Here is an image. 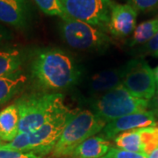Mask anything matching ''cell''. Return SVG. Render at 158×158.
Wrapping results in <instances>:
<instances>
[{
	"label": "cell",
	"mask_w": 158,
	"mask_h": 158,
	"mask_svg": "<svg viewBox=\"0 0 158 158\" xmlns=\"http://www.w3.org/2000/svg\"><path fill=\"white\" fill-rule=\"evenodd\" d=\"M30 74L40 90L56 92L76 85L81 71L68 52L59 48H41L34 51L32 56Z\"/></svg>",
	"instance_id": "6da1fadb"
},
{
	"label": "cell",
	"mask_w": 158,
	"mask_h": 158,
	"mask_svg": "<svg viewBox=\"0 0 158 158\" xmlns=\"http://www.w3.org/2000/svg\"><path fill=\"white\" fill-rule=\"evenodd\" d=\"M19 115V133L34 132L66 106L60 92L24 95L14 102Z\"/></svg>",
	"instance_id": "7a4b0ae2"
},
{
	"label": "cell",
	"mask_w": 158,
	"mask_h": 158,
	"mask_svg": "<svg viewBox=\"0 0 158 158\" xmlns=\"http://www.w3.org/2000/svg\"><path fill=\"white\" fill-rule=\"evenodd\" d=\"M106 123L90 110L71 111L68 121L53 151L52 157L71 156L81 143L102 132Z\"/></svg>",
	"instance_id": "3957f363"
},
{
	"label": "cell",
	"mask_w": 158,
	"mask_h": 158,
	"mask_svg": "<svg viewBox=\"0 0 158 158\" xmlns=\"http://www.w3.org/2000/svg\"><path fill=\"white\" fill-rule=\"evenodd\" d=\"M92 112L106 123L131 113L149 109V100L133 96L122 85L98 96L91 104Z\"/></svg>",
	"instance_id": "277c9868"
},
{
	"label": "cell",
	"mask_w": 158,
	"mask_h": 158,
	"mask_svg": "<svg viewBox=\"0 0 158 158\" xmlns=\"http://www.w3.org/2000/svg\"><path fill=\"white\" fill-rule=\"evenodd\" d=\"M59 31L63 41L77 50H99L112 43L106 32L72 18L61 19Z\"/></svg>",
	"instance_id": "5b68a950"
},
{
	"label": "cell",
	"mask_w": 158,
	"mask_h": 158,
	"mask_svg": "<svg viewBox=\"0 0 158 158\" xmlns=\"http://www.w3.org/2000/svg\"><path fill=\"white\" fill-rule=\"evenodd\" d=\"M65 14L108 33L112 0H61Z\"/></svg>",
	"instance_id": "8992f818"
},
{
	"label": "cell",
	"mask_w": 158,
	"mask_h": 158,
	"mask_svg": "<svg viewBox=\"0 0 158 158\" xmlns=\"http://www.w3.org/2000/svg\"><path fill=\"white\" fill-rule=\"evenodd\" d=\"M122 85L133 96L146 100H150L156 92L154 71L142 59H134L125 64Z\"/></svg>",
	"instance_id": "52a82bcc"
},
{
	"label": "cell",
	"mask_w": 158,
	"mask_h": 158,
	"mask_svg": "<svg viewBox=\"0 0 158 158\" xmlns=\"http://www.w3.org/2000/svg\"><path fill=\"white\" fill-rule=\"evenodd\" d=\"M71 110L66 107L51 118L39 129L29 133L30 152L46 157L51 154L68 121Z\"/></svg>",
	"instance_id": "ba28073f"
},
{
	"label": "cell",
	"mask_w": 158,
	"mask_h": 158,
	"mask_svg": "<svg viewBox=\"0 0 158 158\" xmlns=\"http://www.w3.org/2000/svg\"><path fill=\"white\" fill-rule=\"evenodd\" d=\"M156 124L157 117L151 110L131 113L106 123L102 130V136L110 141L121 133L142 127H155Z\"/></svg>",
	"instance_id": "9c48e42d"
},
{
	"label": "cell",
	"mask_w": 158,
	"mask_h": 158,
	"mask_svg": "<svg viewBox=\"0 0 158 158\" xmlns=\"http://www.w3.org/2000/svg\"><path fill=\"white\" fill-rule=\"evenodd\" d=\"M33 19L28 0H0V22L17 29H27Z\"/></svg>",
	"instance_id": "30bf717a"
},
{
	"label": "cell",
	"mask_w": 158,
	"mask_h": 158,
	"mask_svg": "<svg viewBox=\"0 0 158 158\" xmlns=\"http://www.w3.org/2000/svg\"><path fill=\"white\" fill-rule=\"evenodd\" d=\"M138 11L128 4L113 2L110 11L108 33L117 38H125L131 34L136 27Z\"/></svg>",
	"instance_id": "8fae6325"
},
{
	"label": "cell",
	"mask_w": 158,
	"mask_h": 158,
	"mask_svg": "<svg viewBox=\"0 0 158 158\" xmlns=\"http://www.w3.org/2000/svg\"><path fill=\"white\" fill-rule=\"evenodd\" d=\"M125 65L122 67L106 69L95 74L90 82V93L98 97L122 85Z\"/></svg>",
	"instance_id": "7c38bea8"
},
{
	"label": "cell",
	"mask_w": 158,
	"mask_h": 158,
	"mask_svg": "<svg viewBox=\"0 0 158 158\" xmlns=\"http://www.w3.org/2000/svg\"><path fill=\"white\" fill-rule=\"evenodd\" d=\"M28 81V76L22 70L0 77V106L11 101L24 89Z\"/></svg>",
	"instance_id": "4fadbf2b"
},
{
	"label": "cell",
	"mask_w": 158,
	"mask_h": 158,
	"mask_svg": "<svg viewBox=\"0 0 158 158\" xmlns=\"http://www.w3.org/2000/svg\"><path fill=\"white\" fill-rule=\"evenodd\" d=\"M111 142L102 135L87 139L71 154L73 158H102L111 148Z\"/></svg>",
	"instance_id": "5bb4252c"
},
{
	"label": "cell",
	"mask_w": 158,
	"mask_h": 158,
	"mask_svg": "<svg viewBox=\"0 0 158 158\" xmlns=\"http://www.w3.org/2000/svg\"><path fill=\"white\" fill-rule=\"evenodd\" d=\"M26 56V52L20 48L6 46L0 48V77L20 70Z\"/></svg>",
	"instance_id": "9a60e30c"
},
{
	"label": "cell",
	"mask_w": 158,
	"mask_h": 158,
	"mask_svg": "<svg viewBox=\"0 0 158 158\" xmlns=\"http://www.w3.org/2000/svg\"><path fill=\"white\" fill-rule=\"evenodd\" d=\"M19 115L15 104L0 111V140L10 142L19 134Z\"/></svg>",
	"instance_id": "2e32d148"
},
{
	"label": "cell",
	"mask_w": 158,
	"mask_h": 158,
	"mask_svg": "<svg viewBox=\"0 0 158 158\" xmlns=\"http://www.w3.org/2000/svg\"><path fill=\"white\" fill-rule=\"evenodd\" d=\"M115 146L121 150L129 151L134 153H141L144 155L143 152V144L141 137V128L134 129L119 134L114 139Z\"/></svg>",
	"instance_id": "e0dca14e"
},
{
	"label": "cell",
	"mask_w": 158,
	"mask_h": 158,
	"mask_svg": "<svg viewBox=\"0 0 158 158\" xmlns=\"http://www.w3.org/2000/svg\"><path fill=\"white\" fill-rule=\"evenodd\" d=\"M158 33V17L141 23L135 29L129 40V46L134 47L147 43Z\"/></svg>",
	"instance_id": "ac0fdd59"
},
{
	"label": "cell",
	"mask_w": 158,
	"mask_h": 158,
	"mask_svg": "<svg viewBox=\"0 0 158 158\" xmlns=\"http://www.w3.org/2000/svg\"><path fill=\"white\" fill-rule=\"evenodd\" d=\"M41 11L48 16H56L61 19L68 17L63 10L61 0H34Z\"/></svg>",
	"instance_id": "d6986e66"
},
{
	"label": "cell",
	"mask_w": 158,
	"mask_h": 158,
	"mask_svg": "<svg viewBox=\"0 0 158 158\" xmlns=\"http://www.w3.org/2000/svg\"><path fill=\"white\" fill-rule=\"evenodd\" d=\"M1 148L14 150L19 152H30V141L28 133H19L17 136L10 142L1 144Z\"/></svg>",
	"instance_id": "ffe728a7"
},
{
	"label": "cell",
	"mask_w": 158,
	"mask_h": 158,
	"mask_svg": "<svg viewBox=\"0 0 158 158\" xmlns=\"http://www.w3.org/2000/svg\"><path fill=\"white\" fill-rule=\"evenodd\" d=\"M127 4L133 6L137 11H156L158 9V0H127Z\"/></svg>",
	"instance_id": "44dd1931"
},
{
	"label": "cell",
	"mask_w": 158,
	"mask_h": 158,
	"mask_svg": "<svg viewBox=\"0 0 158 158\" xmlns=\"http://www.w3.org/2000/svg\"><path fill=\"white\" fill-rule=\"evenodd\" d=\"M102 158H147V156L141 153H134L118 149L117 148L112 147L107 154Z\"/></svg>",
	"instance_id": "7402d4cb"
},
{
	"label": "cell",
	"mask_w": 158,
	"mask_h": 158,
	"mask_svg": "<svg viewBox=\"0 0 158 158\" xmlns=\"http://www.w3.org/2000/svg\"><path fill=\"white\" fill-rule=\"evenodd\" d=\"M0 158H46L37 156L32 152H19L0 148Z\"/></svg>",
	"instance_id": "603a6c76"
},
{
	"label": "cell",
	"mask_w": 158,
	"mask_h": 158,
	"mask_svg": "<svg viewBox=\"0 0 158 158\" xmlns=\"http://www.w3.org/2000/svg\"><path fill=\"white\" fill-rule=\"evenodd\" d=\"M142 50L148 54H155L158 51V33L143 47Z\"/></svg>",
	"instance_id": "cb8c5ba5"
},
{
	"label": "cell",
	"mask_w": 158,
	"mask_h": 158,
	"mask_svg": "<svg viewBox=\"0 0 158 158\" xmlns=\"http://www.w3.org/2000/svg\"><path fill=\"white\" fill-rule=\"evenodd\" d=\"M11 33L0 24V48L6 47V43L11 39Z\"/></svg>",
	"instance_id": "d4e9b609"
},
{
	"label": "cell",
	"mask_w": 158,
	"mask_h": 158,
	"mask_svg": "<svg viewBox=\"0 0 158 158\" xmlns=\"http://www.w3.org/2000/svg\"><path fill=\"white\" fill-rule=\"evenodd\" d=\"M148 110H151L156 113L158 118V91L156 92L155 96L149 100V109Z\"/></svg>",
	"instance_id": "484cf974"
},
{
	"label": "cell",
	"mask_w": 158,
	"mask_h": 158,
	"mask_svg": "<svg viewBox=\"0 0 158 158\" xmlns=\"http://www.w3.org/2000/svg\"><path fill=\"white\" fill-rule=\"evenodd\" d=\"M147 158H158V145L152 152L148 156Z\"/></svg>",
	"instance_id": "4316f807"
},
{
	"label": "cell",
	"mask_w": 158,
	"mask_h": 158,
	"mask_svg": "<svg viewBox=\"0 0 158 158\" xmlns=\"http://www.w3.org/2000/svg\"><path fill=\"white\" fill-rule=\"evenodd\" d=\"M154 71V76H155V80H156V88L158 90V66L153 69Z\"/></svg>",
	"instance_id": "83f0119b"
},
{
	"label": "cell",
	"mask_w": 158,
	"mask_h": 158,
	"mask_svg": "<svg viewBox=\"0 0 158 158\" xmlns=\"http://www.w3.org/2000/svg\"><path fill=\"white\" fill-rule=\"evenodd\" d=\"M154 56H155L158 57V51L156 52V53H155V54H154Z\"/></svg>",
	"instance_id": "f1b7e54d"
},
{
	"label": "cell",
	"mask_w": 158,
	"mask_h": 158,
	"mask_svg": "<svg viewBox=\"0 0 158 158\" xmlns=\"http://www.w3.org/2000/svg\"><path fill=\"white\" fill-rule=\"evenodd\" d=\"M0 145H1V140H0Z\"/></svg>",
	"instance_id": "f546056e"
}]
</instances>
